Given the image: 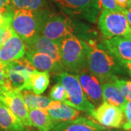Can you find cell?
<instances>
[{"instance_id":"obj_1","label":"cell","mask_w":131,"mask_h":131,"mask_svg":"<svg viewBox=\"0 0 131 131\" xmlns=\"http://www.w3.org/2000/svg\"><path fill=\"white\" fill-rule=\"evenodd\" d=\"M41 34L58 42L67 34H72L84 41L96 39L97 31L79 19L45 9L42 17Z\"/></svg>"},{"instance_id":"obj_2","label":"cell","mask_w":131,"mask_h":131,"mask_svg":"<svg viewBox=\"0 0 131 131\" xmlns=\"http://www.w3.org/2000/svg\"><path fill=\"white\" fill-rule=\"evenodd\" d=\"M84 42L88 49V69L101 84L118 79V75L125 71L104 42L99 43L96 39H88Z\"/></svg>"},{"instance_id":"obj_3","label":"cell","mask_w":131,"mask_h":131,"mask_svg":"<svg viewBox=\"0 0 131 131\" xmlns=\"http://www.w3.org/2000/svg\"><path fill=\"white\" fill-rule=\"evenodd\" d=\"M58 42L61 61L66 69L74 73L88 69V49L84 40L67 34Z\"/></svg>"},{"instance_id":"obj_4","label":"cell","mask_w":131,"mask_h":131,"mask_svg":"<svg viewBox=\"0 0 131 131\" xmlns=\"http://www.w3.org/2000/svg\"><path fill=\"white\" fill-rule=\"evenodd\" d=\"M43 10L15 9L11 28L23 39L25 44L41 34Z\"/></svg>"},{"instance_id":"obj_5","label":"cell","mask_w":131,"mask_h":131,"mask_svg":"<svg viewBox=\"0 0 131 131\" xmlns=\"http://www.w3.org/2000/svg\"><path fill=\"white\" fill-rule=\"evenodd\" d=\"M55 79L64 87L67 93V100L63 103L91 116L95 107L86 97L77 75L65 71L56 74Z\"/></svg>"},{"instance_id":"obj_6","label":"cell","mask_w":131,"mask_h":131,"mask_svg":"<svg viewBox=\"0 0 131 131\" xmlns=\"http://www.w3.org/2000/svg\"><path fill=\"white\" fill-rule=\"evenodd\" d=\"M66 15L95 24L101 13L98 0H52Z\"/></svg>"},{"instance_id":"obj_7","label":"cell","mask_w":131,"mask_h":131,"mask_svg":"<svg viewBox=\"0 0 131 131\" xmlns=\"http://www.w3.org/2000/svg\"><path fill=\"white\" fill-rule=\"evenodd\" d=\"M35 70L37 69L24 57L5 63L6 82L3 88L16 92L26 90L28 80Z\"/></svg>"},{"instance_id":"obj_8","label":"cell","mask_w":131,"mask_h":131,"mask_svg":"<svg viewBox=\"0 0 131 131\" xmlns=\"http://www.w3.org/2000/svg\"><path fill=\"white\" fill-rule=\"evenodd\" d=\"M98 27L107 39L127 36L131 33V28L124 11L103 9L98 17Z\"/></svg>"},{"instance_id":"obj_9","label":"cell","mask_w":131,"mask_h":131,"mask_svg":"<svg viewBox=\"0 0 131 131\" xmlns=\"http://www.w3.org/2000/svg\"><path fill=\"white\" fill-rule=\"evenodd\" d=\"M91 117L102 126L110 128H120L125 121L121 108L104 101L95 108Z\"/></svg>"},{"instance_id":"obj_10","label":"cell","mask_w":131,"mask_h":131,"mask_svg":"<svg viewBox=\"0 0 131 131\" xmlns=\"http://www.w3.org/2000/svg\"><path fill=\"white\" fill-rule=\"evenodd\" d=\"M0 101L14 113L25 127H31L28 108L24 102L20 92L0 88Z\"/></svg>"},{"instance_id":"obj_11","label":"cell","mask_w":131,"mask_h":131,"mask_svg":"<svg viewBox=\"0 0 131 131\" xmlns=\"http://www.w3.org/2000/svg\"><path fill=\"white\" fill-rule=\"evenodd\" d=\"M77 75L87 98L95 107L103 102L102 88L100 81L88 69L77 72Z\"/></svg>"},{"instance_id":"obj_12","label":"cell","mask_w":131,"mask_h":131,"mask_svg":"<svg viewBox=\"0 0 131 131\" xmlns=\"http://www.w3.org/2000/svg\"><path fill=\"white\" fill-rule=\"evenodd\" d=\"M28 62L35 68V69L42 71L51 72L53 74H59L65 71V66L54 61L52 58L42 52L26 48V54L24 56Z\"/></svg>"},{"instance_id":"obj_13","label":"cell","mask_w":131,"mask_h":131,"mask_svg":"<svg viewBox=\"0 0 131 131\" xmlns=\"http://www.w3.org/2000/svg\"><path fill=\"white\" fill-rule=\"evenodd\" d=\"M26 51V45L23 39L15 32L0 47V61L5 63L24 58Z\"/></svg>"},{"instance_id":"obj_14","label":"cell","mask_w":131,"mask_h":131,"mask_svg":"<svg viewBox=\"0 0 131 131\" xmlns=\"http://www.w3.org/2000/svg\"><path fill=\"white\" fill-rule=\"evenodd\" d=\"M26 48L46 54L52 58L56 62L60 64H63L59 50L58 42L56 41L46 37L42 34H39L34 38L31 41L26 43Z\"/></svg>"},{"instance_id":"obj_15","label":"cell","mask_w":131,"mask_h":131,"mask_svg":"<svg viewBox=\"0 0 131 131\" xmlns=\"http://www.w3.org/2000/svg\"><path fill=\"white\" fill-rule=\"evenodd\" d=\"M50 131H108L95 120L86 117H79L74 120L60 122Z\"/></svg>"},{"instance_id":"obj_16","label":"cell","mask_w":131,"mask_h":131,"mask_svg":"<svg viewBox=\"0 0 131 131\" xmlns=\"http://www.w3.org/2000/svg\"><path fill=\"white\" fill-rule=\"evenodd\" d=\"M104 44L119 61H131V36H119L106 39Z\"/></svg>"},{"instance_id":"obj_17","label":"cell","mask_w":131,"mask_h":131,"mask_svg":"<svg viewBox=\"0 0 131 131\" xmlns=\"http://www.w3.org/2000/svg\"><path fill=\"white\" fill-rule=\"evenodd\" d=\"M0 130L2 131H27L18 117L1 101Z\"/></svg>"},{"instance_id":"obj_18","label":"cell","mask_w":131,"mask_h":131,"mask_svg":"<svg viewBox=\"0 0 131 131\" xmlns=\"http://www.w3.org/2000/svg\"><path fill=\"white\" fill-rule=\"evenodd\" d=\"M101 88L103 101L111 105L120 107L122 109L127 102V100L123 95L115 82L114 81L105 82L101 84Z\"/></svg>"},{"instance_id":"obj_19","label":"cell","mask_w":131,"mask_h":131,"mask_svg":"<svg viewBox=\"0 0 131 131\" xmlns=\"http://www.w3.org/2000/svg\"><path fill=\"white\" fill-rule=\"evenodd\" d=\"M28 113L32 126L39 131H50L58 125L48 114L46 109H30Z\"/></svg>"},{"instance_id":"obj_20","label":"cell","mask_w":131,"mask_h":131,"mask_svg":"<svg viewBox=\"0 0 131 131\" xmlns=\"http://www.w3.org/2000/svg\"><path fill=\"white\" fill-rule=\"evenodd\" d=\"M52 119L59 124L60 122L74 120L80 117L81 112L71 107L68 104L61 102L60 106L55 109H46Z\"/></svg>"},{"instance_id":"obj_21","label":"cell","mask_w":131,"mask_h":131,"mask_svg":"<svg viewBox=\"0 0 131 131\" xmlns=\"http://www.w3.org/2000/svg\"><path fill=\"white\" fill-rule=\"evenodd\" d=\"M49 84V72L35 70L28 80L26 90H31L37 95H40L46 90Z\"/></svg>"},{"instance_id":"obj_22","label":"cell","mask_w":131,"mask_h":131,"mask_svg":"<svg viewBox=\"0 0 131 131\" xmlns=\"http://www.w3.org/2000/svg\"><path fill=\"white\" fill-rule=\"evenodd\" d=\"M20 94L28 110L34 108L47 109L52 101L50 98L40 95H37L28 90H24L20 91Z\"/></svg>"},{"instance_id":"obj_23","label":"cell","mask_w":131,"mask_h":131,"mask_svg":"<svg viewBox=\"0 0 131 131\" xmlns=\"http://www.w3.org/2000/svg\"><path fill=\"white\" fill-rule=\"evenodd\" d=\"M9 5L13 9H28L39 11L47 9V0H10Z\"/></svg>"},{"instance_id":"obj_24","label":"cell","mask_w":131,"mask_h":131,"mask_svg":"<svg viewBox=\"0 0 131 131\" xmlns=\"http://www.w3.org/2000/svg\"><path fill=\"white\" fill-rule=\"evenodd\" d=\"M67 93L64 87L60 83H57L51 88L50 93V98L52 101L65 102L67 100Z\"/></svg>"},{"instance_id":"obj_25","label":"cell","mask_w":131,"mask_h":131,"mask_svg":"<svg viewBox=\"0 0 131 131\" xmlns=\"http://www.w3.org/2000/svg\"><path fill=\"white\" fill-rule=\"evenodd\" d=\"M115 84L121 90L123 95L127 101H131V81L119 80V78L114 80Z\"/></svg>"},{"instance_id":"obj_26","label":"cell","mask_w":131,"mask_h":131,"mask_svg":"<svg viewBox=\"0 0 131 131\" xmlns=\"http://www.w3.org/2000/svg\"><path fill=\"white\" fill-rule=\"evenodd\" d=\"M122 111L125 118L122 127L125 130H131V101H127L125 106L122 108Z\"/></svg>"},{"instance_id":"obj_27","label":"cell","mask_w":131,"mask_h":131,"mask_svg":"<svg viewBox=\"0 0 131 131\" xmlns=\"http://www.w3.org/2000/svg\"><path fill=\"white\" fill-rule=\"evenodd\" d=\"M15 31L13 29L11 28H0V47L5 43L7 39L13 36Z\"/></svg>"},{"instance_id":"obj_28","label":"cell","mask_w":131,"mask_h":131,"mask_svg":"<svg viewBox=\"0 0 131 131\" xmlns=\"http://www.w3.org/2000/svg\"><path fill=\"white\" fill-rule=\"evenodd\" d=\"M101 8L103 9H108V10H119L122 11L117 6L115 0H98Z\"/></svg>"},{"instance_id":"obj_29","label":"cell","mask_w":131,"mask_h":131,"mask_svg":"<svg viewBox=\"0 0 131 131\" xmlns=\"http://www.w3.org/2000/svg\"><path fill=\"white\" fill-rule=\"evenodd\" d=\"M6 82V71L5 63L0 61V88H4Z\"/></svg>"},{"instance_id":"obj_30","label":"cell","mask_w":131,"mask_h":131,"mask_svg":"<svg viewBox=\"0 0 131 131\" xmlns=\"http://www.w3.org/2000/svg\"><path fill=\"white\" fill-rule=\"evenodd\" d=\"M117 6L122 11L130 8L131 7V0H115Z\"/></svg>"},{"instance_id":"obj_31","label":"cell","mask_w":131,"mask_h":131,"mask_svg":"<svg viewBox=\"0 0 131 131\" xmlns=\"http://www.w3.org/2000/svg\"><path fill=\"white\" fill-rule=\"evenodd\" d=\"M120 63H122L125 71H127L131 77V61H121Z\"/></svg>"},{"instance_id":"obj_32","label":"cell","mask_w":131,"mask_h":131,"mask_svg":"<svg viewBox=\"0 0 131 131\" xmlns=\"http://www.w3.org/2000/svg\"><path fill=\"white\" fill-rule=\"evenodd\" d=\"M124 13H125V15H126V18L127 19V21H128L129 25H130V28H131V7H130V8H128V9L124 10Z\"/></svg>"},{"instance_id":"obj_33","label":"cell","mask_w":131,"mask_h":131,"mask_svg":"<svg viewBox=\"0 0 131 131\" xmlns=\"http://www.w3.org/2000/svg\"><path fill=\"white\" fill-rule=\"evenodd\" d=\"M10 4V0H0V8H4Z\"/></svg>"},{"instance_id":"obj_34","label":"cell","mask_w":131,"mask_h":131,"mask_svg":"<svg viewBox=\"0 0 131 131\" xmlns=\"http://www.w3.org/2000/svg\"><path fill=\"white\" fill-rule=\"evenodd\" d=\"M128 35H129V36H131V33L130 34H128Z\"/></svg>"}]
</instances>
